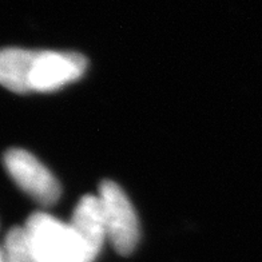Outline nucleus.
<instances>
[{
	"mask_svg": "<svg viewBox=\"0 0 262 262\" xmlns=\"http://www.w3.org/2000/svg\"><path fill=\"white\" fill-rule=\"evenodd\" d=\"M0 262H36L25 226H15L4 238Z\"/></svg>",
	"mask_w": 262,
	"mask_h": 262,
	"instance_id": "0eeeda50",
	"label": "nucleus"
},
{
	"mask_svg": "<svg viewBox=\"0 0 262 262\" xmlns=\"http://www.w3.org/2000/svg\"><path fill=\"white\" fill-rule=\"evenodd\" d=\"M4 167L11 180L39 205L51 206L60 196V185L55 176L31 152L10 148L4 154Z\"/></svg>",
	"mask_w": 262,
	"mask_h": 262,
	"instance_id": "7ed1b4c3",
	"label": "nucleus"
},
{
	"mask_svg": "<svg viewBox=\"0 0 262 262\" xmlns=\"http://www.w3.org/2000/svg\"><path fill=\"white\" fill-rule=\"evenodd\" d=\"M32 50L8 47L0 54V80L6 89L17 94L30 93L28 75L34 58Z\"/></svg>",
	"mask_w": 262,
	"mask_h": 262,
	"instance_id": "423d86ee",
	"label": "nucleus"
},
{
	"mask_svg": "<svg viewBox=\"0 0 262 262\" xmlns=\"http://www.w3.org/2000/svg\"><path fill=\"white\" fill-rule=\"evenodd\" d=\"M86 56L70 51H35L28 75L30 93H51L86 73Z\"/></svg>",
	"mask_w": 262,
	"mask_h": 262,
	"instance_id": "20e7f679",
	"label": "nucleus"
},
{
	"mask_svg": "<svg viewBox=\"0 0 262 262\" xmlns=\"http://www.w3.org/2000/svg\"><path fill=\"white\" fill-rule=\"evenodd\" d=\"M70 224L78 231L94 258L97 259L107 239L106 224L99 196L93 194L83 195L74 209Z\"/></svg>",
	"mask_w": 262,
	"mask_h": 262,
	"instance_id": "39448f33",
	"label": "nucleus"
},
{
	"mask_svg": "<svg viewBox=\"0 0 262 262\" xmlns=\"http://www.w3.org/2000/svg\"><path fill=\"white\" fill-rule=\"evenodd\" d=\"M26 234L36 262H94L95 258L71 224L43 211L31 214Z\"/></svg>",
	"mask_w": 262,
	"mask_h": 262,
	"instance_id": "f257e3e1",
	"label": "nucleus"
},
{
	"mask_svg": "<svg viewBox=\"0 0 262 262\" xmlns=\"http://www.w3.org/2000/svg\"><path fill=\"white\" fill-rule=\"evenodd\" d=\"M98 196L103 210L107 239L119 254H131L138 244L139 225L130 200L118 183L108 180L99 185Z\"/></svg>",
	"mask_w": 262,
	"mask_h": 262,
	"instance_id": "f03ea898",
	"label": "nucleus"
}]
</instances>
